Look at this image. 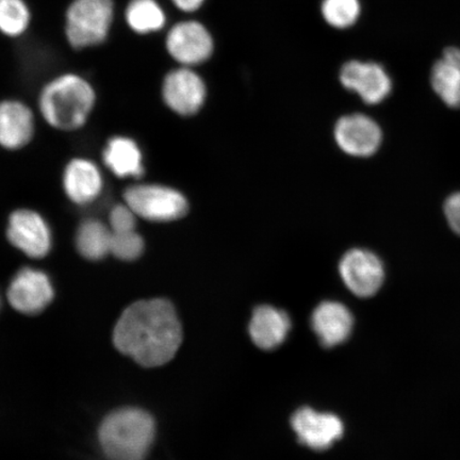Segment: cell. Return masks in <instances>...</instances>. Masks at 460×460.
<instances>
[{"label": "cell", "instance_id": "7402d4cb", "mask_svg": "<svg viewBox=\"0 0 460 460\" xmlns=\"http://www.w3.org/2000/svg\"><path fill=\"white\" fill-rule=\"evenodd\" d=\"M31 22L32 13L27 0H0V34L20 39L28 32Z\"/></svg>", "mask_w": 460, "mask_h": 460}, {"label": "cell", "instance_id": "e0dca14e", "mask_svg": "<svg viewBox=\"0 0 460 460\" xmlns=\"http://www.w3.org/2000/svg\"><path fill=\"white\" fill-rule=\"evenodd\" d=\"M291 321L284 310L263 305L254 310L249 325L252 341L259 349H274L286 341Z\"/></svg>", "mask_w": 460, "mask_h": 460}, {"label": "cell", "instance_id": "277c9868", "mask_svg": "<svg viewBox=\"0 0 460 460\" xmlns=\"http://www.w3.org/2000/svg\"><path fill=\"white\" fill-rule=\"evenodd\" d=\"M115 15L114 0H72L66 9L63 22L67 44L74 49L84 50L106 43Z\"/></svg>", "mask_w": 460, "mask_h": 460}, {"label": "cell", "instance_id": "ac0fdd59", "mask_svg": "<svg viewBox=\"0 0 460 460\" xmlns=\"http://www.w3.org/2000/svg\"><path fill=\"white\" fill-rule=\"evenodd\" d=\"M103 164L119 178H140L144 175L143 153L134 139L129 137H111L102 151Z\"/></svg>", "mask_w": 460, "mask_h": 460}, {"label": "cell", "instance_id": "7c38bea8", "mask_svg": "<svg viewBox=\"0 0 460 460\" xmlns=\"http://www.w3.org/2000/svg\"><path fill=\"white\" fill-rule=\"evenodd\" d=\"M291 425L301 444L315 451L331 447L343 435L341 418L331 412H320L303 407L292 416Z\"/></svg>", "mask_w": 460, "mask_h": 460}, {"label": "cell", "instance_id": "d6986e66", "mask_svg": "<svg viewBox=\"0 0 460 460\" xmlns=\"http://www.w3.org/2000/svg\"><path fill=\"white\" fill-rule=\"evenodd\" d=\"M123 16L126 26L137 36H153L168 27V13L159 0H128Z\"/></svg>", "mask_w": 460, "mask_h": 460}, {"label": "cell", "instance_id": "ffe728a7", "mask_svg": "<svg viewBox=\"0 0 460 460\" xmlns=\"http://www.w3.org/2000/svg\"><path fill=\"white\" fill-rule=\"evenodd\" d=\"M431 85L448 107H460V49H447L431 70Z\"/></svg>", "mask_w": 460, "mask_h": 460}, {"label": "cell", "instance_id": "ba28073f", "mask_svg": "<svg viewBox=\"0 0 460 460\" xmlns=\"http://www.w3.org/2000/svg\"><path fill=\"white\" fill-rule=\"evenodd\" d=\"M164 102L172 111L190 117L203 108L207 97L204 79L193 67L178 66L165 75L161 86Z\"/></svg>", "mask_w": 460, "mask_h": 460}, {"label": "cell", "instance_id": "cb8c5ba5", "mask_svg": "<svg viewBox=\"0 0 460 460\" xmlns=\"http://www.w3.org/2000/svg\"><path fill=\"white\" fill-rule=\"evenodd\" d=\"M146 250V241L137 230L112 233L111 255L122 261H135Z\"/></svg>", "mask_w": 460, "mask_h": 460}, {"label": "cell", "instance_id": "9a60e30c", "mask_svg": "<svg viewBox=\"0 0 460 460\" xmlns=\"http://www.w3.org/2000/svg\"><path fill=\"white\" fill-rule=\"evenodd\" d=\"M34 117L26 103L17 100L0 102V146L16 151L28 146L34 135Z\"/></svg>", "mask_w": 460, "mask_h": 460}, {"label": "cell", "instance_id": "8fae6325", "mask_svg": "<svg viewBox=\"0 0 460 460\" xmlns=\"http://www.w3.org/2000/svg\"><path fill=\"white\" fill-rule=\"evenodd\" d=\"M53 298V284L48 274L37 269L20 270L8 288V300L11 306L24 314L42 313Z\"/></svg>", "mask_w": 460, "mask_h": 460}, {"label": "cell", "instance_id": "30bf717a", "mask_svg": "<svg viewBox=\"0 0 460 460\" xmlns=\"http://www.w3.org/2000/svg\"><path fill=\"white\" fill-rule=\"evenodd\" d=\"M339 79L345 89L355 92L369 105L386 100L393 89V83L385 68L371 61L345 62Z\"/></svg>", "mask_w": 460, "mask_h": 460}, {"label": "cell", "instance_id": "5b68a950", "mask_svg": "<svg viewBox=\"0 0 460 460\" xmlns=\"http://www.w3.org/2000/svg\"><path fill=\"white\" fill-rule=\"evenodd\" d=\"M123 199L137 217L153 223L180 220L189 209L185 195L158 183H136L125 190Z\"/></svg>", "mask_w": 460, "mask_h": 460}, {"label": "cell", "instance_id": "4fadbf2b", "mask_svg": "<svg viewBox=\"0 0 460 460\" xmlns=\"http://www.w3.org/2000/svg\"><path fill=\"white\" fill-rule=\"evenodd\" d=\"M382 130L364 114H350L338 120L335 139L344 153L354 157H369L382 143Z\"/></svg>", "mask_w": 460, "mask_h": 460}, {"label": "cell", "instance_id": "8992f818", "mask_svg": "<svg viewBox=\"0 0 460 460\" xmlns=\"http://www.w3.org/2000/svg\"><path fill=\"white\" fill-rule=\"evenodd\" d=\"M166 53L180 66L197 67L211 59L216 40L204 22L186 19L171 25L165 32Z\"/></svg>", "mask_w": 460, "mask_h": 460}, {"label": "cell", "instance_id": "5bb4252c", "mask_svg": "<svg viewBox=\"0 0 460 460\" xmlns=\"http://www.w3.org/2000/svg\"><path fill=\"white\" fill-rule=\"evenodd\" d=\"M63 190L75 205L86 206L99 199L103 190L102 172L93 161L75 158L63 172Z\"/></svg>", "mask_w": 460, "mask_h": 460}, {"label": "cell", "instance_id": "3957f363", "mask_svg": "<svg viewBox=\"0 0 460 460\" xmlns=\"http://www.w3.org/2000/svg\"><path fill=\"white\" fill-rule=\"evenodd\" d=\"M156 437V423L141 408L125 407L102 420L99 440L111 460H146Z\"/></svg>", "mask_w": 460, "mask_h": 460}, {"label": "cell", "instance_id": "2e32d148", "mask_svg": "<svg viewBox=\"0 0 460 460\" xmlns=\"http://www.w3.org/2000/svg\"><path fill=\"white\" fill-rule=\"evenodd\" d=\"M312 326L319 341L326 348L347 341L353 331L354 318L345 305L325 301L315 307Z\"/></svg>", "mask_w": 460, "mask_h": 460}, {"label": "cell", "instance_id": "7a4b0ae2", "mask_svg": "<svg viewBox=\"0 0 460 460\" xmlns=\"http://www.w3.org/2000/svg\"><path fill=\"white\" fill-rule=\"evenodd\" d=\"M95 103L93 84L77 73L58 75L44 84L39 95L40 112L46 122L63 131L84 128Z\"/></svg>", "mask_w": 460, "mask_h": 460}, {"label": "cell", "instance_id": "d4e9b609", "mask_svg": "<svg viewBox=\"0 0 460 460\" xmlns=\"http://www.w3.org/2000/svg\"><path fill=\"white\" fill-rule=\"evenodd\" d=\"M137 217L128 204L114 206L109 214V227L112 233H124L136 230Z\"/></svg>", "mask_w": 460, "mask_h": 460}, {"label": "cell", "instance_id": "6da1fadb", "mask_svg": "<svg viewBox=\"0 0 460 460\" xmlns=\"http://www.w3.org/2000/svg\"><path fill=\"white\" fill-rule=\"evenodd\" d=\"M182 327L174 305L165 298L137 301L126 308L113 331L119 352L137 364L156 367L175 358Z\"/></svg>", "mask_w": 460, "mask_h": 460}, {"label": "cell", "instance_id": "9c48e42d", "mask_svg": "<svg viewBox=\"0 0 460 460\" xmlns=\"http://www.w3.org/2000/svg\"><path fill=\"white\" fill-rule=\"evenodd\" d=\"M339 272L348 289L359 297L376 295L385 279L381 259L362 249L349 251L339 264Z\"/></svg>", "mask_w": 460, "mask_h": 460}, {"label": "cell", "instance_id": "4316f807", "mask_svg": "<svg viewBox=\"0 0 460 460\" xmlns=\"http://www.w3.org/2000/svg\"><path fill=\"white\" fill-rule=\"evenodd\" d=\"M207 0H170L176 10L183 14L191 15L204 7Z\"/></svg>", "mask_w": 460, "mask_h": 460}, {"label": "cell", "instance_id": "484cf974", "mask_svg": "<svg viewBox=\"0 0 460 460\" xmlns=\"http://www.w3.org/2000/svg\"><path fill=\"white\" fill-rule=\"evenodd\" d=\"M445 215L448 226L460 234V192L454 193L446 200Z\"/></svg>", "mask_w": 460, "mask_h": 460}, {"label": "cell", "instance_id": "52a82bcc", "mask_svg": "<svg viewBox=\"0 0 460 460\" xmlns=\"http://www.w3.org/2000/svg\"><path fill=\"white\" fill-rule=\"evenodd\" d=\"M7 239L15 249L32 259H42L53 249L49 224L32 209H16L10 215Z\"/></svg>", "mask_w": 460, "mask_h": 460}, {"label": "cell", "instance_id": "44dd1931", "mask_svg": "<svg viewBox=\"0 0 460 460\" xmlns=\"http://www.w3.org/2000/svg\"><path fill=\"white\" fill-rule=\"evenodd\" d=\"M112 232L97 218H86L77 228L75 245L79 255L90 261H100L111 254Z\"/></svg>", "mask_w": 460, "mask_h": 460}, {"label": "cell", "instance_id": "603a6c76", "mask_svg": "<svg viewBox=\"0 0 460 460\" xmlns=\"http://www.w3.org/2000/svg\"><path fill=\"white\" fill-rule=\"evenodd\" d=\"M360 0H321L320 14L325 24L344 31L358 24L361 16Z\"/></svg>", "mask_w": 460, "mask_h": 460}]
</instances>
